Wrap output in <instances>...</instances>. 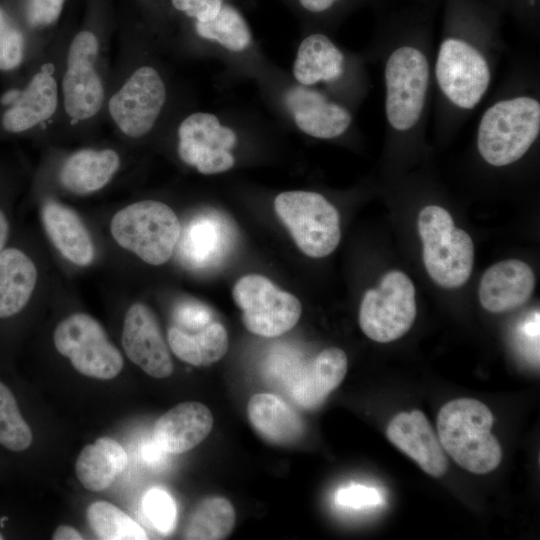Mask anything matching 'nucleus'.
<instances>
[{
  "label": "nucleus",
  "instance_id": "23",
  "mask_svg": "<svg viewBox=\"0 0 540 540\" xmlns=\"http://www.w3.org/2000/svg\"><path fill=\"white\" fill-rule=\"evenodd\" d=\"M37 282L31 258L17 248L0 253V319L18 314L28 303Z\"/></svg>",
  "mask_w": 540,
  "mask_h": 540
},
{
  "label": "nucleus",
  "instance_id": "3",
  "mask_svg": "<svg viewBox=\"0 0 540 540\" xmlns=\"http://www.w3.org/2000/svg\"><path fill=\"white\" fill-rule=\"evenodd\" d=\"M424 266L432 280L444 288H458L469 279L474 261L470 235L454 225L443 207L428 205L418 216Z\"/></svg>",
  "mask_w": 540,
  "mask_h": 540
},
{
  "label": "nucleus",
  "instance_id": "28",
  "mask_svg": "<svg viewBox=\"0 0 540 540\" xmlns=\"http://www.w3.org/2000/svg\"><path fill=\"white\" fill-rule=\"evenodd\" d=\"M235 521L236 513L230 501L223 497L205 498L190 514L183 530V538L225 539L233 531Z\"/></svg>",
  "mask_w": 540,
  "mask_h": 540
},
{
  "label": "nucleus",
  "instance_id": "13",
  "mask_svg": "<svg viewBox=\"0 0 540 540\" xmlns=\"http://www.w3.org/2000/svg\"><path fill=\"white\" fill-rule=\"evenodd\" d=\"M122 346L127 357L146 374L166 378L173 372V361L153 311L134 303L126 312Z\"/></svg>",
  "mask_w": 540,
  "mask_h": 540
},
{
  "label": "nucleus",
  "instance_id": "42",
  "mask_svg": "<svg viewBox=\"0 0 540 540\" xmlns=\"http://www.w3.org/2000/svg\"><path fill=\"white\" fill-rule=\"evenodd\" d=\"M162 453H166L164 450L160 448V446L153 440L152 442L148 443L143 448V457L148 462H155L157 461L159 455Z\"/></svg>",
  "mask_w": 540,
  "mask_h": 540
},
{
  "label": "nucleus",
  "instance_id": "43",
  "mask_svg": "<svg viewBox=\"0 0 540 540\" xmlns=\"http://www.w3.org/2000/svg\"><path fill=\"white\" fill-rule=\"evenodd\" d=\"M9 233V223L5 214L0 210V253L3 251Z\"/></svg>",
  "mask_w": 540,
  "mask_h": 540
},
{
  "label": "nucleus",
  "instance_id": "7",
  "mask_svg": "<svg viewBox=\"0 0 540 540\" xmlns=\"http://www.w3.org/2000/svg\"><path fill=\"white\" fill-rule=\"evenodd\" d=\"M53 340L57 351L82 375L108 380L123 368L122 354L109 341L103 326L88 314L74 313L62 320Z\"/></svg>",
  "mask_w": 540,
  "mask_h": 540
},
{
  "label": "nucleus",
  "instance_id": "34",
  "mask_svg": "<svg viewBox=\"0 0 540 540\" xmlns=\"http://www.w3.org/2000/svg\"><path fill=\"white\" fill-rule=\"evenodd\" d=\"M23 36L0 8V70L17 67L23 58Z\"/></svg>",
  "mask_w": 540,
  "mask_h": 540
},
{
  "label": "nucleus",
  "instance_id": "32",
  "mask_svg": "<svg viewBox=\"0 0 540 540\" xmlns=\"http://www.w3.org/2000/svg\"><path fill=\"white\" fill-rule=\"evenodd\" d=\"M215 225L208 218L197 217L189 223L179 237L181 257L192 267H202L210 263V259L220 241Z\"/></svg>",
  "mask_w": 540,
  "mask_h": 540
},
{
  "label": "nucleus",
  "instance_id": "6",
  "mask_svg": "<svg viewBox=\"0 0 540 540\" xmlns=\"http://www.w3.org/2000/svg\"><path fill=\"white\" fill-rule=\"evenodd\" d=\"M416 317L415 287L403 272L386 273L376 289L365 292L359 325L363 333L379 343H388L409 331Z\"/></svg>",
  "mask_w": 540,
  "mask_h": 540
},
{
  "label": "nucleus",
  "instance_id": "8",
  "mask_svg": "<svg viewBox=\"0 0 540 540\" xmlns=\"http://www.w3.org/2000/svg\"><path fill=\"white\" fill-rule=\"evenodd\" d=\"M232 296L242 310L245 328L262 337H277L288 332L297 324L302 313L297 297L280 290L259 274L240 278L233 287Z\"/></svg>",
  "mask_w": 540,
  "mask_h": 540
},
{
  "label": "nucleus",
  "instance_id": "31",
  "mask_svg": "<svg viewBox=\"0 0 540 540\" xmlns=\"http://www.w3.org/2000/svg\"><path fill=\"white\" fill-rule=\"evenodd\" d=\"M197 33L208 40H214L228 50L239 52L246 49L251 41V33L241 14L231 6H222L208 21L196 22Z\"/></svg>",
  "mask_w": 540,
  "mask_h": 540
},
{
  "label": "nucleus",
  "instance_id": "21",
  "mask_svg": "<svg viewBox=\"0 0 540 540\" xmlns=\"http://www.w3.org/2000/svg\"><path fill=\"white\" fill-rule=\"evenodd\" d=\"M58 104L57 82L45 71L35 74L5 111L2 124L9 132H23L46 121Z\"/></svg>",
  "mask_w": 540,
  "mask_h": 540
},
{
  "label": "nucleus",
  "instance_id": "25",
  "mask_svg": "<svg viewBox=\"0 0 540 540\" xmlns=\"http://www.w3.org/2000/svg\"><path fill=\"white\" fill-rule=\"evenodd\" d=\"M167 339L174 355L194 366H208L219 361L229 348L227 330L218 321L196 332L173 325L168 329Z\"/></svg>",
  "mask_w": 540,
  "mask_h": 540
},
{
  "label": "nucleus",
  "instance_id": "27",
  "mask_svg": "<svg viewBox=\"0 0 540 540\" xmlns=\"http://www.w3.org/2000/svg\"><path fill=\"white\" fill-rule=\"evenodd\" d=\"M66 113L74 120L95 116L104 101V88L94 66L67 67L62 80Z\"/></svg>",
  "mask_w": 540,
  "mask_h": 540
},
{
  "label": "nucleus",
  "instance_id": "41",
  "mask_svg": "<svg viewBox=\"0 0 540 540\" xmlns=\"http://www.w3.org/2000/svg\"><path fill=\"white\" fill-rule=\"evenodd\" d=\"M301 5L311 12H321L329 7L337 0H299Z\"/></svg>",
  "mask_w": 540,
  "mask_h": 540
},
{
  "label": "nucleus",
  "instance_id": "14",
  "mask_svg": "<svg viewBox=\"0 0 540 540\" xmlns=\"http://www.w3.org/2000/svg\"><path fill=\"white\" fill-rule=\"evenodd\" d=\"M386 435L399 450L412 458L427 474L443 476L448 461L441 443L420 410L400 412L389 422Z\"/></svg>",
  "mask_w": 540,
  "mask_h": 540
},
{
  "label": "nucleus",
  "instance_id": "30",
  "mask_svg": "<svg viewBox=\"0 0 540 540\" xmlns=\"http://www.w3.org/2000/svg\"><path fill=\"white\" fill-rule=\"evenodd\" d=\"M91 530L102 540H145L143 528L118 507L107 501L90 504L86 512Z\"/></svg>",
  "mask_w": 540,
  "mask_h": 540
},
{
  "label": "nucleus",
  "instance_id": "35",
  "mask_svg": "<svg viewBox=\"0 0 540 540\" xmlns=\"http://www.w3.org/2000/svg\"><path fill=\"white\" fill-rule=\"evenodd\" d=\"M174 326L187 331L196 332L214 321L211 310L196 300H182L173 310Z\"/></svg>",
  "mask_w": 540,
  "mask_h": 540
},
{
  "label": "nucleus",
  "instance_id": "9",
  "mask_svg": "<svg viewBox=\"0 0 540 540\" xmlns=\"http://www.w3.org/2000/svg\"><path fill=\"white\" fill-rule=\"evenodd\" d=\"M429 76L428 61L420 50L402 46L389 56L385 66V109L394 129L408 130L419 120Z\"/></svg>",
  "mask_w": 540,
  "mask_h": 540
},
{
  "label": "nucleus",
  "instance_id": "36",
  "mask_svg": "<svg viewBox=\"0 0 540 540\" xmlns=\"http://www.w3.org/2000/svg\"><path fill=\"white\" fill-rule=\"evenodd\" d=\"M98 55V40L89 31L79 32L72 40L67 54V67L94 66Z\"/></svg>",
  "mask_w": 540,
  "mask_h": 540
},
{
  "label": "nucleus",
  "instance_id": "22",
  "mask_svg": "<svg viewBox=\"0 0 540 540\" xmlns=\"http://www.w3.org/2000/svg\"><path fill=\"white\" fill-rule=\"evenodd\" d=\"M119 155L111 149H83L63 164L60 181L70 192L86 195L103 188L117 172Z\"/></svg>",
  "mask_w": 540,
  "mask_h": 540
},
{
  "label": "nucleus",
  "instance_id": "4",
  "mask_svg": "<svg viewBox=\"0 0 540 540\" xmlns=\"http://www.w3.org/2000/svg\"><path fill=\"white\" fill-rule=\"evenodd\" d=\"M114 240L151 265L166 263L177 246L181 225L175 212L155 200L135 202L112 218Z\"/></svg>",
  "mask_w": 540,
  "mask_h": 540
},
{
  "label": "nucleus",
  "instance_id": "17",
  "mask_svg": "<svg viewBox=\"0 0 540 540\" xmlns=\"http://www.w3.org/2000/svg\"><path fill=\"white\" fill-rule=\"evenodd\" d=\"M347 366V356L342 349H324L293 375L289 385L291 398L303 409L319 407L341 384Z\"/></svg>",
  "mask_w": 540,
  "mask_h": 540
},
{
  "label": "nucleus",
  "instance_id": "20",
  "mask_svg": "<svg viewBox=\"0 0 540 540\" xmlns=\"http://www.w3.org/2000/svg\"><path fill=\"white\" fill-rule=\"evenodd\" d=\"M247 414L254 430L273 444L294 443L304 432L300 415L271 393L254 394L247 404Z\"/></svg>",
  "mask_w": 540,
  "mask_h": 540
},
{
  "label": "nucleus",
  "instance_id": "5",
  "mask_svg": "<svg viewBox=\"0 0 540 540\" xmlns=\"http://www.w3.org/2000/svg\"><path fill=\"white\" fill-rule=\"evenodd\" d=\"M274 208L307 256L322 258L337 248L341 239L339 213L321 194L301 190L282 192L275 198Z\"/></svg>",
  "mask_w": 540,
  "mask_h": 540
},
{
  "label": "nucleus",
  "instance_id": "44",
  "mask_svg": "<svg viewBox=\"0 0 540 540\" xmlns=\"http://www.w3.org/2000/svg\"><path fill=\"white\" fill-rule=\"evenodd\" d=\"M20 91L18 90H11L4 94L2 97V103L3 104H12L19 96Z\"/></svg>",
  "mask_w": 540,
  "mask_h": 540
},
{
  "label": "nucleus",
  "instance_id": "37",
  "mask_svg": "<svg viewBox=\"0 0 540 540\" xmlns=\"http://www.w3.org/2000/svg\"><path fill=\"white\" fill-rule=\"evenodd\" d=\"M336 502L343 507L360 509L376 506L382 502V498L373 487L351 485L337 491Z\"/></svg>",
  "mask_w": 540,
  "mask_h": 540
},
{
  "label": "nucleus",
  "instance_id": "10",
  "mask_svg": "<svg viewBox=\"0 0 540 540\" xmlns=\"http://www.w3.org/2000/svg\"><path fill=\"white\" fill-rule=\"evenodd\" d=\"M435 73L442 92L464 109L478 104L490 82L489 66L483 55L460 39L449 38L442 42Z\"/></svg>",
  "mask_w": 540,
  "mask_h": 540
},
{
  "label": "nucleus",
  "instance_id": "26",
  "mask_svg": "<svg viewBox=\"0 0 540 540\" xmlns=\"http://www.w3.org/2000/svg\"><path fill=\"white\" fill-rule=\"evenodd\" d=\"M344 70V56L323 34H312L300 44L293 65L295 79L304 86L339 78Z\"/></svg>",
  "mask_w": 540,
  "mask_h": 540
},
{
  "label": "nucleus",
  "instance_id": "12",
  "mask_svg": "<svg viewBox=\"0 0 540 540\" xmlns=\"http://www.w3.org/2000/svg\"><path fill=\"white\" fill-rule=\"evenodd\" d=\"M178 137L181 160L200 173L216 174L233 167L230 149L236 144V134L222 126L215 115L197 112L187 116L178 128Z\"/></svg>",
  "mask_w": 540,
  "mask_h": 540
},
{
  "label": "nucleus",
  "instance_id": "40",
  "mask_svg": "<svg viewBox=\"0 0 540 540\" xmlns=\"http://www.w3.org/2000/svg\"><path fill=\"white\" fill-rule=\"evenodd\" d=\"M53 540H82V535L72 526L60 525L52 536Z\"/></svg>",
  "mask_w": 540,
  "mask_h": 540
},
{
  "label": "nucleus",
  "instance_id": "24",
  "mask_svg": "<svg viewBox=\"0 0 540 540\" xmlns=\"http://www.w3.org/2000/svg\"><path fill=\"white\" fill-rule=\"evenodd\" d=\"M127 454L124 448L110 437L98 438L80 452L76 464V476L88 490L99 492L111 486L124 471Z\"/></svg>",
  "mask_w": 540,
  "mask_h": 540
},
{
  "label": "nucleus",
  "instance_id": "18",
  "mask_svg": "<svg viewBox=\"0 0 540 540\" xmlns=\"http://www.w3.org/2000/svg\"><path fill=\"white\" fill-rule=\"evenodd\" d=\"M213 415L202 403L189 401L171 408L154 425L153 440L170 454L185 453L211 432Z\"/></svg>",
  "mask_w": 540,
  "mask_h": 540
},
{
  "label": "nucleus",
  "instance_id": "33",
  "mask_svg": "<svg viewBox=\"0 0 540 540\" xmlns=\"http://www.w3.org/2000/svg\"><path fill=\"white\" fill-rule=\"evenodd\" d=\"M144 514L161 533H170L176 522V505L173 498L164 490L152 488L142 500Z\"/></svg>",
  "mask_w": 540,
  "mask_h": 540
},
{
  "label": "nucleus",
  "instance_id": "1",
  "mask_svg": "<svg viewBox=\"0 0 540 540\" xmlns=\"http://www.w3.org/2000/svg\"><path fill=\"white\" fill-rule=\"evenodd\" d=\"M494 416L481 401L454 399L444 404L437 416L438 439L442 448L464 469L486 474L502 460V448L491 433Z\"/></svg>",
  "mask_w": 540,
  "mask_h": 540
},
{
  "label": "nucleus",
  "instance_id": "15",
  "mask_svg": "<svg viewBox=\"0 0 540 540\" xmlns=\"http://www.w3.org/2000/svg\"><path fill=\"white\" fill-rule=\"evenodd\" d=\"M535 287L532 268L517 259L500 261L489 267L479 285V300L484 309L502 313L523 305Z\"/></svg>",
  "mask_w": 540,
  "mask_h": 540
},
{
  "label": "nucleus",
  "instance_id": "39",
  "mask_svg": "<svg viewBox=\"0 0 540 540\" xmlns=\"http://www.w3.org/2000/svg\"><path fill=\"white\" fill-rule=\"evenodd\" d=\"M173 6L197 21L212 19L222 7V0H172Z\"/></svg>",
  "mask_w": 540,
  "mask_h": 540
},
{
  "label": "nucleus",
  "instance_id": "38",
  "mask_svg": "<svg viewBox=\"0 0 540 540\" xmlns=\"http://www.w3.org/2000/svg\"><path fill=\"white\" fill-rule=\"evenodd\" d=\"M65 0H29L28 19L32 25L47 26L61 14Z\"/></svg>",
  "mask_w": 540,
  "mask_h": 540
},
{
  "label": "nucleus",
  "instance_id": "11",
  "mask_svg": "<svg viewBox=\"0 0 540 540\" xmlns=\"http://www.w3.org/2000/svg\"><path fill=\"white\" fill-rule=\"evenodd\" d=\"M165 99L166 89L159 73L153 67L142 66L110 98L108 109L125 135L139 138L153 128Z\"/></svg>",
  "mask_w": 540,
  "mask_h": 540
},
{
  "label": "nucleus",
  "instance_id": "19",
  "mask_svg": "<svg viewBox=\"0 0 540 540\" xmlns=\"http://www.w3.org/2000/svg\"><path fill=\"white\" fill-rule=\"evenodd\" d=\"M45 231L56 249L70 262L87 266L94 260V244L79 215L55 201H47L41 211Z\"/></svg>",
  "mask_w": 540,
  "mask_h": 540
},
{
  "label": "nucleus",
  "instance_id": "2",
  "mask_svg": "<svg viewBox=\"0 0 540 540\" xmlns=\"http://www.w3.org/2000/svg\"><path fill=\"white\" fill-rule=\"evenodd\" d=\"M540 131V104L531 97L502 100L488 108L479 123L477 146L493 166L519 160Z\"/></svg>",
  "mask_w": 540,
  "mask_h": 540
},
{
  "label": "nucleus",
  "instance_id": "16",
  "mask_svg": "<svg viewBox=\"0 0 540 540\" xmlns=\"http://www.w3.org/2000/svg\"><path fill=\"white\" fill-rule=\"evenodd\" d=\"M285 104L297 127L315 138H335L351 124V115L344 107L328 101L322 93L304 85L290 88L285 96Z\"/></svg>",
  "mask_w": 540,
  "mask_h": 540
},
{
  "label": "nucleus",
  "instance_id": "29",
  "mask_svg": "<svg viewBox=\"0 0 540 540\" xmlns=\"http://www.w3.org/2000/svg\"><path fill=\"white\" fill-rule=\"evenodd\" d=\"M33 432L12 388L0 379V447L19 454L30 448Z\"/></svg>",
  "mask_w": 540,
  "mask_h": 540
}]
</instances>
